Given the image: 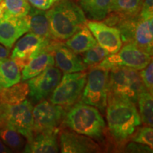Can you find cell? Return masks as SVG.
I'll list each match as a JSON object with an SVG mask.
<instances>
[{
  "label": "cell",
  "mask_w": 153,
  "mask_h": 153,
  "mask_svg": "<svg viewBox=\"0 0 153 153\" xmlns=\"http://www.w3.org/2000/svg\"><path fill=\"white\" fill-rule=\"evenodd\" d=\"M108 133L116 143L130 139L141 125L136 105L108 93L106 108Z\"/></svg>",
  "instance_id": "6da1fadb"
},
{
  "label": "cell",
  "mask_w": 153,
  "mask_h": 153,
  "mask_svg": "<svg viewBox=\"0 0 153 153\" xmlns=\"http://www.w3.org/2000/svg\"><path fill=\"white\" fill-rule=\"evenodd\" d=\"M53 38L65 41L87 24V16L72 0H60L46 11Z\"/></svg>",
  "instance_id": "7a4b0ae2"
},
{
  "label": "cell",
  "mask_w": 153,
  "mask_h": 153,
  "mask_svg": "<svg viewBox=\"0 0 153 153\" xmlns=\"http://www.w3.org/2000/svg\"><path fill=\"white\" fill-rule=\"evenodd\" d=\"M62 125L91 137L97 143H104L107 139L108 131L101 112L95 107L81 101L68 110Z\"/></svg>",
  "instance_id": "3957f363"
},
{
  "label": "cell",
  "mask_w": 153,
  "mask_h": 153,
  "mask_svg": "<svg viewBox=\"0 0 153 153\" xmlns=\"http://www.w3.org/2000/svg\"><path fill=\"white\" fill-rule=\"evenodd\" d=\"M145 89L138 70L126 67L109 70V94L136 104L139 94Z\"/></svg>",
  "instance_id": "277c9868"
},
{
  "label": "cell",
  "mask_w": 153,
  "mask_h": 153,
  "mask_svg": "<svg viewBox=\"0 0 153 153\" xmlns=\"http://www.w3.org/2000/svg\"><path fill=\"white\" fill-rule=\"evenodd\" d=\"M89 69L80 101L95 107L104 114L108 94L109 71L94 67Z\"/></svg>",
  "instance_id": "5b68a950"
},
{
  "label": "cell",
  "mask_w": 153,
  "mask_h": 153,
  "mask_svg": "<svg viewBox=\"0 0 153 153\" xmlns=\"http://www.w3.org/2000/svg\"><path fill=\"white\" fill-rule=\"evenodd\" d=\"M87 76L85 71L65 73L49 97L50 102L69 109L81 98Z\"/></svg>",
  "instance_id": "8992f818"
},
{
  "label": "cell",
  "mask_w": 153,
  "mask_h": 153,
  "mask_svg": "<svg viewBox=\"0 0 153 153\" xmlns=\"http://www.w3.org/2000/svg\"><path fill=\"white\" fill-rule=\"evenodd\" d=\"M3 105L2 127L6 126L18 132L27 142L31 140L34 135L32 103L26 99L16 105Z\"/></svg>",
  "instance_id": "52a82bcc"
},
{
  "label": "cell",
  "mask_w": 153,
  "mask_h": 153,
  "mask_svg": "<svg viewBox=\"0 0 153 153\" xmlns=\"http://www.w3.org/2000/svg\"><path fill=\"white\" fill-rule=\"evenodd\" d=\"M152 60V56L137 48L135 44L126 43L116 53L109 54L94 68L109 70L114 68L126 67L141 70Z\"/></svg>",
  "instance_id": "ba28073f"
},
{
  "label": "cell",
  "mask_w": 153,
  "mask_h": 153,
  "mask_svg": "<svg viewBox=\"0 0 153 153\" xmlns=\"http://www.w3.org/2000/svg\"><path fill=\"white\" fill-rule=\"evenodd\" d=\"M68 110L46 100L36 104L33 108V135L60 130Z\"/></svg>",
  "instance_id": "9c48e42d"
},
{
  "label": "cell",
  "mask_w": 153,
  "mask_h": 153,
  "mask_svg": "<svg viewBox=\"0 0 153 153\" xmlns=\"http://www.w3.org/2000/svg\"><path fill=\"white\" fill-rule=\"evenodd\" d=\"M54 41L55 40L41 37L30 32L21 38L15 44L10 58L16 62L22 71L31 59L48 49Z\"/></svg>",
  "instance_id": "30bf717a"
},
{
  "label": "cell",
  "mask_w": 153,
  "mask_h": 153,
  "mask_svg": "<svg viewBox=\"0 0 153 153\" xmlns=\"http://www.w3.org/2000/svg\"><path fill=\"white\" fill-rule=\"evenodd\" d=\"M62 71L57 67L51 66L28 79V97L30 102L38 104L51 97L62 78Z\"/></svg>",
  "instance_id": "8fae6325"
},
{
  "label": "cell",
  "mask_w": 153,
  "mask_h": 153,
  "mask_svg": "<svg viewBox=\"0 0 153 153\" xmlns=\"http://www.w3.org/2000/svg\"><path fill=\"white\" fill-rule=\"evenodd\" d=\"M59 148L62 153H97L102 149L99 143L91 137L81 135L70 129L59 131Z\"/></svg>",
  "instance_id": "7c38bea8"
},
{
  "label": "cell",
  "mask_w": 153,
  "mask_h": 153,
  "mask_svg": "<svg viewBox=\"0 0 153 153\" xmlns=\"http://www.w3.org/2000/svg\"><path fill=\"white\" fill-rule=\"evenodd\" d=\"M87 26L97 43L109 54L116 53L123 45L119 30L101 21H87Z\"/></svg>",
  "instance_id": "4fadbf2b"
},
{
  "label": "cell",
  "mask_w": 153,
  "mask_h": 153,
  "mask_svg": "<svg viewBox=\"0 0 153 153\" xmlns=\"http://www.w3.org/2000/svg\"><path fill=\"white\" fill-rule=\"evenodd\" d=\"M55 64L65 73L83 72L87 69L82 57L76 54L60 41L55 42L53 50Z\"/></svg>",
  "instance_id": "5bb4252c"
},
{
  "label": "cell",
  "mask_w": 153,
  "mask_h": 153,
  "mask_svg": "<svg viewBox=\"0 0 153 153\" xmlns=\"http://www.w3.org/2000/svg\"><path fill=\"white\" fill-rule=\"evenodd\" d=\"M29 31L27 16L0 19V43L11 49L19 38Z\"/></svg>",
  "instance_id": "9a60e30c"
},
{
  "label": "cell",
  "mask_w": 153,
  "mask_h": 153,
  "mask_svg": "<svg viewBox=\"0 0 153 153\" xmlns=\"http://www.w3.org/2000/svg\"><path fill=\"white\" fill-rule=\"evenodd\" d=\"M60 130L44 132L34 135L33 139L27 142L24 147V152L57 153L60 151L57 140Z\"/></svg>",
  "instance_id": "2e32d148"
},
{
  "label": "cell",
  "mask_w": 153,
  "mask_h": 153,
  "mask_svg": "<svg viewBox=\"0 0 153 153\" xmlns=\"http://www.w3.org/2000/svg\"><path fill=\"white\" fill-rule=\"evenodd\" d=\"M54 41L48 49L40 53L33 59H31L27 65L22 70V78L21 80L25 82L30 78L33 77L43 71L44 70L53 66L55 65L54 56L53 50L55 43Z\"/></svg>",
  "instance_id": "e0dca14e"
},
{
  "label": "cell",
  "mask_w": 153,
  "mask_h": 153,
  "mask_svg": "<svg viewBox=\"0 0 153 153\" xmlns=\"http://www.w3.org/2000/svg\"><path fill=\"white\" fill-rule=\"evenodd\" d=\"M137 48L152 56L153 51V19L139 18L133 32V41Z\"/></svg>",
  "instance_id": "ac0fdd59"
},
{
  "label": "cell",
  "mask_w": 153,
  "mask_h": 153,
  "mask_svg": "<svg viewBox=\"0 0 153 153\" xmlns=\"http://www.w3.org/2000/svg\"><path fill=\"white\" fill-rule=\"evenodd\" d=\"M26 16L29 25V30L31 33L41 37L53 39L50 30L46 11L32 7H30L29 12Z\"/></svg>",
  "instance_id": "d6986e66"
},
{
  "label": "cell",
  "mask_w": 153,
  "mask_h": 153,
  "mask_svg": "<svg viewBox=\"0 0 153 153\" xmlns=\"http://www.w3.org/2000/svg\"><path fill=\"white\" fill-rule=\"evenodd\" d=\"M97 43L87 24L66 40L65 45L76 54H82Z\"/></svg>",
  "instance_id": "ffe728a7"
},
{
  "label": "cell",
  "mask_w": 153,
  "mask_h": 153,
  "mask_svg": "<svg viewBox=\"0 0 153 153\" xmlns=\"http://www.w3.org/2000/svg\"><path fill=\"white\" fill-rule=\"evenodd\" d=\"M79 7L89 19L103 21L108 13L114 0H78Z\"/></svg>",
  "instance_id": "44dd1931"
},
{
  "label": "cell",
  "mask_w": 153,
  "mask_h": 153,
  "mask_svg": "<svg viewBox=\"0 0 153 153\" xmlns=\"http://www.w3.org/2000/svg\"><path fill=\"white\" fill-rule=\"evenodd\" d=\"M29 94L27 82H18L0 90V102L4 105H16L26 100Z\"/></svg>",
  "instance_id": "7402d4cb"
},
{
  "label": "cell",
  "mask_w": 153,
  "mask_h": 153,
  "mask_svg": "<svg viewBox=\"0 0 153 153\" xmlns=\"http://www.w3.org/2000/svg\"><path fill=\"white\" fill-rule=\"evenodd\" d=\"M21 70L11 58L0 60V90L21 81Z\"/></svg>",
  "instance_id": "603a6c76"
},
{
  "label": "cell",
  "mask_w": 153,
  "mask_h": 153,
  "mask_svg": "<svg viewBox=\"0 0 153 153\" xmlns=\"http://www.w3.org/2000/svg\"><path fill=\"white\" fill-rule=\"evenodd\" d=\"M30 7L27 0H2L0 3V19L24 17Z\"/></svg>",
  "instance_id": "cb8c5ba5"
},
{
  "label": "cell",
  "mask_w": 153,
  "mask_h": 153,
  "mask_svg": "<svg viewBox=\"0 0 153 153\" xmlns=\"http://www.w3.org/2000/svg\"><path fill=\"white\" fill-rule=\"evenodd\" d=\"M143 1V0H114L111 7L110 12L115 13L123 18L138 16Z\"/></svg>",
  "instance_id": "d4e9b609"
},
{
  "label": "cell",
  "mask_w": 153,
  "mask_h": 153,
  "mask_svg": "<svg viewBox=\"0 0 153 153\" xmlns=\"http://www.w3.org/2000/svg\"><path fill=\"white\" fill-rule=\"evenodd\" d=\"M137 104H138L139 115L140 117L141 123L145 126L152 127V112H153V98L152 94L147 90L143 89L139 94L137 97Z\"/></svg>",
  "instance_id": "484cf974"
},
{
  "label": "cell",
  "mask_w": 153,
  "mask_h": 153,
  "mask_svg": "<svg viewBox=\"0 0 153 153\" xmlns=\"http://www.w3.org/2000/svg\"><path fill=\"white\" fill-rule=\"evenodd\" d=\"M24 136L14 130L8 127L0 128V139L4 143L12 152H20L25 147V140Z\"/></svg>",
  "instance_id": "4316f807"
},
{
  "label": "cell",
  "mask_w": 153,
  "mask_h": 153,
  "mask_svg": "<svg viewBox=\"0 0 153 153\" xmlns=\"http://www.w3.org/2000/svg\"><path fill=\"white\" fill-rule=\"evenodd\" d=\"M81 55L82 60L88 69L99 65L109 55V53L97 43Z\"/></svg>",
  "instance_id": "83f0119b"
},
{
  "label": "cell",
  "mask_w": 153,
  "mask_h": 153,
  "mask_svg": "<svg viewBox=\"0 0 153 153\" xmlns=\"http://www.w3.org/2000/svg\"><path fill=\"white\" fill-rule=\"evenodd\" d=\"M131 141L146 145L152 148L153 146V130L152 127L145 126L135 130V133L130 137Z\"/></svg>",
  "instance_id": "f1b7e54d"
},
{
  "label": "cell",
  "mask_w": 153,
  "mask_h": 153,
  "mask_svg": "<svg viewBox=\"0 0 153 153\" xmlns=\"http://www.w3.org/2000/svg\"><path fill=\"white\" fill-rule=\"evenodd\" d=\"M140 72L141 79L145 89L151 94L153 93V64L152 60L141 70Z\"/></svg>",
  "instance_id": "f546056e"
},
{
  "label": "cell",
  "mask_w": 153,
  "mask_h": 153,
  "mask_svg": "<svg viewBox=\"0 0 153 153\" xmlns=\"http://www.w3.org/2000/svg\"><path fill=\"white\" fill-rule=\"evenodd\" d=\"M124 152H145V153H152V148L146 145L141 144V143H135L132 141L128 144L126 145Z\"/></svg>",
  "instance_id": "4dcf8cb0"
},
{
  "label": "cell",
  "mask_w": 153,
  "mask_h": 153,
  "mask_svg": "<svg viewBox=\"0 0 153 153\" xmlns=\"http://www.w3.org/2000/svg\"><path fill=\"white\" fill-rule=\"evenodd\" d=\"M139 16L140 18L147 19L153 17V0H143Z\"/></svg>",
  "instance_id": "1f68e13d"
},
{
  "label": "cell",
  "mask_w": 153,
  "mask_h": 153,
  "mask_svg": "<svg viewBox=\"0 0 153 153\" xmlns=\"http://www.w3.org/2000/svg\"><path fill=\"white\" fill-rule=\"evenodd\" d=\"M30 5L41 10H48L55 3V0H27Z\"/></svg>",
  "instance_id": "d6a6232c"
},
{
  "label": "cell",
  "mask_w": 153,
  "mask_h": 153,
  "mask_svg": "<svg viewBox=\"0 0 153 153\" xmlns=\"http://www.w3.org/2000/svg\"><path fill=\"white\" fill-rule=\"evenodd\" d=\"M10 55V49L0 45V60L7 58Z\"/></svg>",
  "instance_id": "836d02e7"
},
{
  "label": "cell",
  "mask_w": 153,
  "mask_h": 153,
  "mask_svg": "<svg viewBox=\"0 0 153 153\" xmlns=\"http://www.w3.org/2000/svg\"><path fill=\"white\" fill-rule=\"evenodd\" d=\"M12 152V151L9 148L4 144V143L0 139V153H8Z\"/></svg>",
  "instance_id": "e575fe53"
},
{
  "label": "cell",
  "mask_w": 153,
  "mask_h": 153,
  "mask_svg": "<svg viewBox=\"0 0 153 153\" xmlns=\"http://www.w3.org/2000/svg\"><path fill=\"white\" fill-rule=\"evenodd\" d=\"M3 107L4 105L0 102V128L3 126Z\"/></svg>",
  "instance_id": "d590c367"
},
{
  "label": "cell",
  "mask_w": 153,
  "mask_h": 153,
  "mask_svg": "<svg viewBox=\"0 0 153 153\" xmlns=\"http://www.w3.org/2000/svg\"><path fill=\"white\" fill-rule=\"evenodd\" d=\"M55 2H57V1H60V0H55Z\"/></svg>",
  "instance_id": "8d00e7d4"
},
{
  "label": "cell",
  "mask_w": 153,
  "mask_h": 153,
  "mask_svg": "<svg viewBox=\"0 0 153 153\" xmlns=\"http://www.w3.org/2000/svg\"><path fill=\"white\" fill-rule=\"evenodd\" d=\"M1 1H2V0H0V3H1Z\"/></svg>",
  "instance_id": "74e56055"
}]
</instances>
